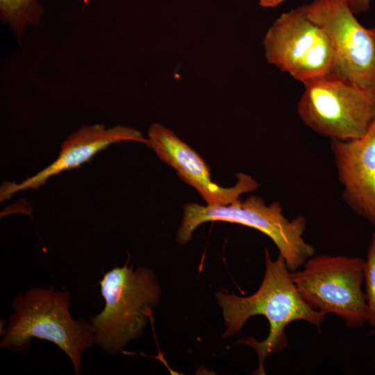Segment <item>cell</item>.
Here are the masks:
<instances>
[{"instance_id": "cell-7", "label": "cell", "mask_w": 375, "mask_h": 375, "mask_svg": "<svg viewBox=\"0 0 375 375\" xmlns=\"http://www.w3.org/2000/svg\"><path fill=\"white\" fill-rule=\"evenodd\" d=\"M263 44L268 62L303 83L334 72L335 50L331 38L299 8L276 19Z\"/></svg>"}, {"instance_id": "cell-3", "label": "cell", "mask_w": 375, "mask_h": 375, "mask_svg": "<svg viewBox=\"0 0 375 375\" xmlns=\"http://www.w3.org/2000/svg\"><path fill=\"white\" fill-rule=\"evenodd\" d=\"M128 262L103 274L100 287L105 307L90 318L95 344L114 356L142 334L161 295L154 272L142 267L133 270Z\"/></svg>"}, {"instance_id": "cell-13", "label": "cell", "mask_w": 375, "mask_h": 375, "mask_svg": "<svg viewBox=\"0 0 375 375\" xmlns=\"http://www.w3.org/2000/svg\"><path fill=\"white\" fill-rule=\"evenodd\" d=\"M364 285L367 304V322L375 330V231L371 236L364 260Z\"/></svg>"}, {"instance_id": "cell-9", "label": "cell", "mask_w": 375, "mask_h": 375, "mask_svg": "<svg viewBox=\"0 0 375 375\" xmlns=\"http://www.w3.org/2000/svg\"><path fill=\"white\" fill-rule=\"evenodd\" d=\"M149 147L157 156L175 169L178 177L197 190L207 205H228L244 193L256 190L258 183L251 176L239 173L238 181L230 188L213 182L204 160L172 131L159 123L148 129Z\"/></svg>"}, {"instance_id": "cell-14", "label": "cell", "mask_w": 375, "mask_h": 375, "mask_svg": "<svg viewBox=\"0 0 375 375\" xmlns=\"http://www.w3.org/2000/svg\"><path fill=\"white\" fill-rule=\"evenodd\" d=\"M349 6L355 15L364 13L370 8V0H349Z\"/></svg>"}, {"instance_id": "cell-6", "label": "cell", "mask_w": 375, "mask_h": 375, "mask_svg": "<svg viewBox=\"0 0 375 375\" xmlns=\"http://www.w3.org/2000/svg\"><path fill=\"white\" fill-rule=\"evenodd\" d=\"M303 267L291 272V276L310 307L326 315H335L350 328H362L367 322L362 290L364 259L319 255L310 258Z\"/></svg>"}, {"instance_id": "cell-1", "label": "cell", "mask_w": 375, "mask_h": 375, "mask_svg": "<svg viewBox=\"0 0 375 375\" xmlns=\"http://www.w3.org/2000/svg\"><path fill=\"white\" fill-rule=\"evenodd\" d=\"M265 272L258 290L248 297L218 292L216 299L222 310L226 329L222 334L228 339L238 334L251 317L262 315L268 321L269 331L258 341L247 337L237 342L251 347L257 353L258 367L253 374H265V361L272 353L283 351L288 346L287 326L296 321H305L320 328L326 314L310 307L297 290L291 272L280 254L273 260L265 249Z\"/></svg>"}, {"instance_id": "cell-10", "label": "cell", "mask_w": 375, "mask_h": 375, "mask_svg": "<svg viewBox=\"0 0 375 375\" xmlns=\"http://www.w3.org/2000/svg\"><path fill=\"white\" fill-rule=\"evenodd\" d=\"M128 141L138 142L149 147L148 138L132 127L117 125L106 128L103 124L82 126L64 140L58 156L52 163L20 183H3L0 200L10 199L17 192L38 189L51 177L90 161L96 154L110 145Z\"/></svg>"}, {"instance_id": "cell-11", "label": "cell", "mask_w": 375, "mask_h": 375, "mask_svg": "<svg viewBox=\"0 0 375 375\" xmlns=\"http://www.w3.org/2000/svg\"><path fill=\"white\" fill-rule=\"evenodd\" d=\"M331 150L344 201L375 227V118L362 137L331 141Z\"/></svg>"}, {"instance_id": "cell-2", "label": "cell", "mask_w": 375, "mask_h": 375, "mask_svg": "<svg viewBox=\"0 0 375 375\" xmlns=\"http://www.w3.org/2000/svg\"><path fill=\"white\" fill-rule=\"evenodd\" d=\"M70 302L67 291L55 290L53 287L31 288L17 295L1 348L26 352L33 338L46 340L62 349L69 358L75 374H81L82 353L95 344L94 335L90 323L72 317Z\"/></svg>"}, {"instance_id": "cell-5", "label": "cell", "mask_w": 375, "mask_h": 375, "mask_svg": "<svg viewBox=\"0 0 375 375\" xmlns=\"http://www.w3.org/2000/svg\"><path fill=\"white\" fill-rule=\"evenodd\" d=\"M297 106L301 121L331 141L362 137L375 118V97L331 73L305 83Z\"/></svg>"}, {"instance_id": "cell-8", "label": "cell", "mask_w": 375, "mask_h": 375, "mask_svg": "<svg viewBox=\"0 0 375 375\" xmlns=\"http://www.w3.org/2000/svg\"><path fill=\"white\" fill-rule=\"evenodd\" d=\"M299 8L331 38L334 73L375 97V28L358 21L349 0H313Z\"/></svg>"}, {"instance_id": "cell-15", "label": "cell", "mask_w": 375, "mask_h": 375, "mask_svg": "<svg viewBox=\"0 0 375 375\" xmlns=\"http://www.w3.org/2000/svg\"><path fill=\"white\" fill-rule=\"evenodd\" d=\"M285 0H259V3L264 8H274L280 5Z\"/></svg>"}, {"instance_id": "cell-4", "label": "cell", "mask_w": 375, "mask_h": 375, "mask_svg": "<svg viewBox=\"0 0 375 375\" xmlns=\"http://www.w3.org/2000/svg\"><path fill=\"white\" fill-rule=\"evenodd\" d=\"M217 221L241 224L267 235L290 272L299 269L315 255V248L303 237L307 224L306 218L299 215L288 219L278 201L267 205L262 197L255 195L242 201L239 199L228 205L185 204L176 240L184 245L200 225Z\"/></svg>"}, {"instance_id": "cell-16", "label": "cell", "mask_w": 375, "mask_h": 375, "mask_svg": "<svg viewBox=\"0 0 375 375\" xmlns=\"http://www.w3.org/2000/svg\"><path fill=\"white\" fill-rule=\"evenodd\" d=\"M372 333H375V330H372Z\"/></svg>"}, {"instance_id": "cell-12", "label": "cell", "mask_w": 375, "mask_h": 375, "mask_svg": "<svg viewBox=\"0 0 375 375\" xmlns=\"http://www.w3.org/2000/svg\"><path fill=\"white\" fill-rule=\"evenodd\" d=\"M44 12L38 0H0V18L21 42L28 27L38 26Z\"/></svg>"}]
</instances>
